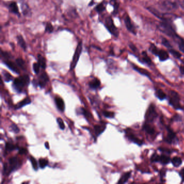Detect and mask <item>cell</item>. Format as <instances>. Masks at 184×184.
I'll use <instances>...</instances> for the list:
<instances>
[{
    "label": "cell",
    "mask_w": 184,
    "mask_h": 184,
    "mask_svg": "<svg viewBox=\"0 0 184 184\" xmlns=\"http://www.w3.org/2000/svg\"><path fill=\"white\" fill-rule=\"evenodd\" d=\"M169 52L176 58L179 59L180 58V57L182 56V55L179 53V52H177L176 50H175L174 49H171L169 50Z\"/></svg>",
    "instance_id": "e575fe53"
},
{
    "label": "cell",
    "mask_w": 184,
    "mask_h": 184,
    "mask_svg": "<svg viewBox=\"0 0 184 184\" xmlns=\"http://www.w3.org/2000/svg\"><path fill=\"white\" fill-rule=\"evenodd\" d=\"M41 66L38 64V63H35L33 64V70L34 71L35 73L36 74H38L39 72V68Z\"/></svg>",
    "instance_id": "f35d334b"
},
{
    "label": "cell",
    "mask_w": 184,
    "mask_h": 184,
    "mask_svg": "<svg viewBox=\"0 0 184 184\" xmlns=\"http://www.w3.org/2000/svg\"><path fill=\"white\" fill-rule=\"evenodd\" d=\"M17 40L18 44H19L21 48L25 51L27 49V45L22 35H18L17 36Z\"/></svg>",
    "instance_id": "9a60e30c"
},
{
    "label": "cell",
    "mask_w": 184,
    "mask_h": 184,
    "mask_svg": "<svg viewBox=\"0 0 184 184\" xmlns=\"http://www.w3.org/2000/svg\"><path fill=\"white\" fill-rule=\"evenodd\" d=\"M180 175L181 176V177L183 178V179H184V169H182L181 170V171L180 172Z\"/></svg>",
    "instance_id": "681fc988"
},
{
    "label": "cell",
    "mask_w": 184,
    "mask_h": 184,
    "mask_svg": "<svg viewBox=\"0 0 184 184\" xmlns=\"http://www.w3.org/2000/svg\"><path fill=\"white\" fill-rule=\"evenodd\" d=\"M82 47H83L82 42H79V44L76 47V50L75 52L73 59H72V61L71 62V65H70V70H71L75 69L76 65L77 64V62L79 61L80 56L81 55L82 52Z\"/></svg>",
    "instance_id": "277c9868"
},
{
    "label": "cell",
    "mask_w": 184,
    "mask_h": 184,
    "mask_svg": "<svg viewBox=\"0 0 184 184\" xmlns=\"http://www.w3.org/2000/svg\"><path fill=\"white\" fill-rule=\"evenodd\" d=\"M176 138V135L171 130H169V133L166 137V141L169 143H172Z\"/></svg>",
    "instance_id": "7402d4cb"
},
{
    "label": "cell",
    "mask_w": 184,
    "mask_h": 184,
    "mask_svg": "<svg viewBox=\"0 0 184 184\" xmlns=\"http://www.w3.org/2000/svg\"><path fill=\"white\" fill-rule=\"evenodd\" d=\"M5 150L8 152H11L16 149H18V146H16L15 145H14L12 143L10 142H7L5 144Z\"/></svg>",
    "instance_id": "4316f807"
},
{
    "label": "cell",
    "mask_w": 184,
    "mask_h": 184,
    "mask_svg": "<svg viewBox=\"0 0 184 184\" xmlns=\"http://www.w3.org/2000/svg\"><path fill=\"white\" fill-rule=\"evenodd\" d=\"M179 47L180 50L184 52V40L181 39L179 42Z\"/></svg>",
    "instance_id": "f6af8a7d"
},
{
    "label": "cell",
    "mask_w": 184,
    "mask_h": 184,
    "mask_svg": "<svg viewBox=\"0 0 184 184\" xmlns=\"http://www.w3.org/2000/svg\"><path fill=\"white\" fill-rule=\"evenodd\" d=\"M159 156H159V155L155 153L151 157V161H152V162H159Z\"/></svg>",
    "instance_id": "b9f144b4"
},
{
    "label": "cell",
    "mask_w": 184,
    "mask_h": 184,
    "mask_svg": "<svg viewBox=\"0 0 184 184\" xmlns=\"http://www.w3.org/2000/svg\"><path fill=\"white\" fill-rule=\"evenodd\" d=\"M142 54H143L142 60L144 61V62H145L146 63H147V64H151V63H152L151 59H150V57L147 56V55L146 54V53L145 52H143Z\"/></svg>",
    "instance_id": "836d02e7"
},
{
    "label": "cell",
    "mask_w": 184,
    "mask_h": 184,
    "mask_svg": "<svg viewBox=\"0 0 184 184\" xmlns=\"http://www.w3.org/2000/svg\"><path fill=\"white\" fill-rule=\"evenodd\" d=\"M54 31V27L50 23H48L45 27V32L48 33H52Z\"/></svg>",
    "instance_id": "d590c367"
},
{
    "label": "cell",
    "mask_w": 184,
    "mask_h": 184,
    "mask_svg": "<svg viewBox=\"0 0 184 184\" xmlns=\"http://www.w3.org/2000/svg\"><path fill=\"white\" fill-rule=\"evenodd\" d=\"M45 146L47 148V149H49V142H45Z\"/></svg>",
    "instance_id": "816d5d0a"
},
{
    "label": "cell",
    "mask_w": 184,
    "mask_h": 184,
    "mask_svg": "<svg viewBox=\"0 0 184 184\" xmlns=\"http://www.w3.org/2000/svg\"><path fill=\"white\" fill-rule=\"evenodd\" d=\"M3 75L4 76V79L5 82H8L11 81L12 80V77L9 73L7 72V71H3Z\"/></svg>",
    "instance_id": "4dcf8cb0"
},
{
    "label": "cell",
    "mask_w": 184,
    "mask_h": 184,
    "mask_svg": "<svg viewBox=\"0 0 184 184\" xmlns=\"http://www.w3.org/2000/svg\"><path fill=\"white\" fill-rule=\"evenodd\" d=\"M48 164V160L46 159L40 158L39 159V167L41 169H44Z\"/></svg>",
    "instance_id": "f546056e"
},
{
    "label": "cell",
    "mask_w": 184,
    "mask_h": 184,
    "mask_svg": "<svg viewBox=\"0 0 184 184\" xmlns=\"http://www.w3.org/2000/svg\"><path fill=\"white\" fill-rule=\"evenodd\" d=\"M30 162H32L33 169L35 171H37V169H38V164H37L36 160L35 159V158L32 157V156H31V157H30Z\"/></svg>",
    "instance_id": "1f68e13d"
},
{
    "label": "cell",
    "mask_w": 184,
    "mask_h": 184,
    "mask_svg": "<svg viewBox=\"0 0 184 184\" xmlns=\"http://www.w3.org/2000/svg\"><path fill=\"white\" fill-rule=\"evenodd\" d=\"M171 162L174 167H179L182 164V159L178 157H173L171 160Z\"/></svg>",
    "instance_id": "603a6c76"
},
{
    "label": "cell",
    "mask_w": 184,
    "mask_h": 184,
    "mask_svg": "<svg viewBox=\"0 0 184 184\" xmlns=\"http://www.w3.org/2000/svg\"><path fill=\"white\" fill-rule=\"evenodd\" d=\"M49 77L47 75L45 72H43L41 74V75L39 77V81L38 82V85L43 88L45 86L46 84L49 82Z\"/></svg>",
    "instance_id": "9c48e42d"
},
{
    "label": "cell",
    "mask_w": 184,
    "mask_h": 184,
    "mask_svg": "<svg viewBox=\"0 0 184 184\" xmlns=\"http://www.w3.org/2000/svg\"><path fill=\"white\" fill-rule=\"evenodd\" d=\"M111 2L112 3V5L114 7V12H117L118 10V3L115 1V0H111Z\"/></svg>",
    "instance_id": "ee69618b"
},
{
    "label": "cell",
    "mask_w": 184,
    "mask_h": 184,
    "mask_svg": "<svg viewBox=\"0 0 184 184\" xmlns=\"http://www.w3.org/2000/svg\"><path fill=\"white\" fill-rule=\"evenodd\" d=\"M101 81L98 79H93L91 82H89V85L91 89H96L98 88L101 85Z\"/></svg>",
    "instance_id": "2e32d148"
},
{
    "label": "cell",
    "mask_w": 184,
    "mask_h": 184,
    "mask_svg": "<svg viewBox=\"0 0 184 184\" xmlns=\"http://www.w3.org/2000/svg\"><path fill=\"white\" fill-rule=\"evenodd\" d=\"M133 69L142 75H145V76H148V77H149L150 76L149 72L146 69H142V68L137 66H133Z\"/></svg>",
    "instance_id": "484cf974"
},
{
    "label": "cell",
    "mask_w": 184,
    "mask_h": 184,
    "mask_svg": "<svg viewBox=\"0 0 184 184\" xmlns=\"http://www.w3.org/2000/svg\"><path fill=\"white\" fill-rule=\"evenodd\" d=\"M104 115L106 117L109 118H112L115 116V113L113 112H109V111H104L103 112Z\"/></svg>",
    "instance_id": "74e56055"
},
{
    "label": "cell",
    "mask_w": 184,
    "mask_h": 184,
    "mask_svg": "<svg viewBox=\"0 0 184 184\" xmlns=\"http://www.w3.org/2000/svg\"><path fill=\"white\" fill-rule=\"evenodd\" d=\"M81 111L83 113V115L85 116V118H88L90 116V113H89L85 109L81 108Z\"/></svg>",
    "instance_id": "7dc6e473"
},
{
    "label": "cell",
    "mask_w": 184,
    "mask_h": 184,
    "mask_svg": "<svg viewBox=\"0 0 184 184\" xmlns=\"http://www.w3.org/2000/svg\"><path fill=\"white\" fill-rule=\"evenodd\" d=\"M170 158L169 156H167L166 155H162L160 156L159 159V162H160L162 164H167L169 163L170 162Z\"/></svg>",
    "instance_id": "cb8c5ba5"
},
{
    "label": "cell",
    "mask_w": 184,
    "mask_h": 184,
    "mask_svg": "<svg viewBox=\"0 0 184 184\" xmlns=\"http://www.w3.org/2000/svg\"><path fill=\"white\" fill-rule=\"evenodd\" d=\"M180 70L182 74H184V66H181L180 67Z\"/></svg>",
    "instance_id": "f907efd6"
},
{
    "label": "cell",
    "mask_w": 184,
    "mask_h": 184,
    "mask_svg": "<svg viewBox=\"0 0 184 184\" xmlns=\"http://www.w3.org/2000/svg\"><path fill=\"white\" fill-rule=\"evenodd\" d=\"M156 95L157 98H159L160 100H163L166 98V94L161 90H158L156 92Z\"/></svg>",
    "instance_id": "83f0119b"
},
{
    "label": "cell",
    "mask_w": 184,
    "mask_h": 184,
    "mask_svg": "<svg viewBox=\"0 0 184 184\" xmlns=\"http://www.w3.org/2000/svg\"><path fill=\"white\" fill-rule=\"evenodd\" d=\"M157 117V113L153 106H150L146 113L145 118L148 122H152Z\"/></svg>",
    "instance_id": "52a82bcc"
},
{
    "label": "cell",
    "mask_w": 184,
    "mask_h": 184,
    "mask_svg": "<svg viewBox=\"0 0 184 184\" xmlns=\"http://www.w3.org/2000/svg\"><path fill=\"white\" fill-rule=\"evenodd\" d=\"M131 172H129L125 173V174H123L122 177L120 178L119 180L118 181V184H124L128 182V180L131 176Z\"/></svg>",
    "instance_id": "44dd1931"
},
{
    "label": "cell",
    "mask_w": 184,
    "mask_h": 184,
    "mask_svg": "<svg viewBox=\"0 0 184 184\" xmlns=\"http://www.w3.org/2000/svg\"><path fill=\"white\" fill-rule=\"evenodd\" d=\"M96 12L98 13H101L103 12L104 10H105V7L103 3H101L96 6Z\"/></svg>",
    "instance_id": "d6a6232c"
},
{
    "label": "cell",
    "mask_w": 184,
    "mask_h": 184,
    "mask_svg": "<svg viewBox=\"0 0 184 184\" xmlns=\"http://www.w3.org/2000/svg\"><path fill=\"white\" fill-rule=\"evenodd\" d=\"M57 122L58 124L59 125V127L61 130H64L65 129V125H64L63 120L61 118H58L57 119Z\"/></svg>",
    "instance_id": "8d00e7d4"
},
{
    "label": "cell",
    "mask_w": 184,
    "mask_h": 184,
    "mask_svg": "<svg viewBox=\"0 0 184 184\" xmlns=\"http://www.w3.org/2000/svg\"><path fill=\"white\" fill-rule=\"evenodd\" d=\"M9 10L11 12L15 14H16V15H20L18 8L17 7V4L15 2H12L9 5Z\"/></svg>",
    "instance_id": "5bb4252c"
},
{
    "label": "cell",
    "mask_w": 184,
    "mask_h": 184,
    "mask_svg": "<svg viewBox=\"0 0 184 184\" xmlns=\"http://www.w3.org/2000/svg\"><path fill=\"white\" fill-rule=\"evenodd\" d=\"M18 150L19 153L21 154V155H24V154L27 153L28 152L27 150L26 149H25V148H23V147H21V148L18 147Z\"/></svg>",
    "instance_id": "bcb514c9"
},
{
    "label": "cell",
    "mask_w": 184,
    "mask_h": 184,
    "mask_svg": "<svg viewBox=\"0 0 184 184\" xmlns=\"http://www.w3.org/2000/svg\"><path fill=\"white\" fill-rule=\"evenodd\" d=\"M150 48H151V50L152 52V53L158 56L159 52V50L157 49V47H155L154 45H152V47H151Z\"/></svg>",
    "instance_id": "60d3db41"
},
{
    "label": "cell",
    "mask_w": 184,
    "mask_h": 184,
    "mask_svg": "<svg viewBox=\"0 0 184 184\" xmlns=\"http://www.w3.org/2000/svg\"><path fill=\"white\" fill-rule=\"evenodd\" d=\"M128 138L129 140H131L132 142H135V144H137L138 145H141L142 144V141L139 139L137 137H136L135 135H133L132 133L128 134Z\"/></svg>",
    "instance_id": "ac0fdd59"
},
{
    "label": "cell",
    "mask_w": 184,
    "mask_h": 184,
    "mask_svg": "<svg viewBox=\"0 0 184 184\" xmlns=\"http://www.w3.org/2000/svg\"><path fill=\"white\" fill-rule=\"evenodd\" d=\"M1 56L6 59H9L10 58H12V56L9 52H3L2 50L1 51Z\"/></svg>",
    "instance_id": "ab89813d"
},
{
    "label": "cell",
    "mask_w": 184,
    "mask_h": 184,
    "mask_svg": "<svg viewBox=\"0 0 184 184\" xmlns=\"http://www.w3.org/2000/svg\"><path fill=\"white\" fill-rule=\"evenodd\" d=\"M159 5L162 9L166 10H171L175 9L177 5L176 3L168 0H165L159 3Z\"/></svg>",
    "instance_id": "ba28073f"
},
{
    "label": "cell",
    "mask_w": 184,
    "mask_h": 184,
    "mask_svg": "<svg viewBox=\"0 0 184 184\" xmlns=\"http://www.w3.org/2000/svg\"><path fill=\"white\" fill-rule=\"evenodd\" d=\"M4 63L12 71L14 72L16 74H20V71H19V70H18V68H17V65L16 64V63L15 64L14 62L10 61H8V60L5 61H4Z\"/></svg>",
    "instance_id": "30bf717a"
},
{
    "label": "cell",
    "mask_w": 184,
    "mask_h": 184,
    "mask_svg": "<svg viewBox=\"0 0 184 184\" xmlns=\"http://www.w3.org/2000/svg\"><path fill=\"white\" fill-rule=\"evenodd\" d=\"M105 128L106 126L105 125H102V126L99 125H95L94 126V129L95 131L96 135L97 136L100 135L101 133H102L104 132V131L105 130Z\"/></svg>",
    "instance_id": "d6986e66"
},
{
    "label": "cell",
    "mask_w": 184,
    "mask_h": 184,
    "mask_svg": "<svg viewBox=\"0 0 184 184\" xmlns=\"http://www.w3.org/2000/svg\"><path fill=\"white\" fill-rule=\"evenodd\" d=\"M162 44L164 45L165 47H167V48H171V44L169 43V42L166 40V39H162Z\"/></svg>",
    "instance_id": "c3c4849f"
},
{
    "label": "cell",
    "mask_w": 184,
    "mask_h": 184,
    "mask_svg": "<svg viewBox=\"0 0 184 184\" xmlns=\"http://www.w3.org/2000/svg\"><path fill=\"white\" fill-rule=\"evenodd\" d=\"M16 63L17 64V66L21 68V69H25V62L22 59L18 58L16 59Z\"/></svg>",
    "instance_id": "f1b7e54d"
},
{
    "label": "cell",
    "mask_w": 184,
    "mask_h": 184,
    "mask_svg": "<svg viewBox=\"0 0 184 184\" xmlns=\"http://www.w3.org/2000/svg\"><path fill=\"white\" fill-rule=\"evenodd\" d=\"M22 165V162L17 157L11 158L9 160V164L7 163L3 164V172L5 176H9L12 172L18 169Z\"/></svg>",
    "instance_id": "6da1fadb"
},
{
    "label": "cell",
    "mask_w": 184,
    "mask_h": 184,
    "mask_svg": "<svg viewBox=\"0 0 184 184\" xmlns=\"http://www.w3.org/2000/svg\"><path fill=\"white\" fill-rule=\"evenodd\" d=\"M158 56H159L160 60L161 61H166L169 57L168 53L164 50H159V52Z\"/></svg>",
    "instance_id": "e0dca14e"
},
{
    "label": "cell",
    "mask_w": 184,
    "mask_h": 184,
    "mask_svg": "<svg viewBox=\"0 0 184 184\" xmlns=\"http://www.w3.org/2000/svg\"><path fill=\"white\" fill-rule=\"evenodd\" d=\"M55 101L58 109L59 111H61L62 112H63L65 110V104L63 99L60 97H56Z\"/></svg>",
    "instance_id": "7c38bea8"
},
{
    "label": "cell",
    "mask_w": 184,
    "mask_h": 184,
    "mask_svg": "<svg viewBox=\"0 0 184 184\" xmlns=\"http://www.w3.org/2000/svg\"><path fill=\"white\" fill-rule=\"evenodd\" d=\"M104 25L106 29L108 30L109 32H110L111 34L113 35V36L115 37H118L119 35L118 29L115 27L111 17H108L106 18Z\"/></svg>",
    "instance_id": "3957f363"
},
{
    "label": "cell",
    "mask_w": 184,
    "mask_h": 184,
    "mask_svg": "<svg viewBox=\"0 0 184 184\" xmlns=\"http://www.w3.org/2000/svg\"><path fill=\"white\" fill-rule=\"evenodd\" d=\"M30 103H31V99L29 97H27L25 98L23 100L21 101L19 103H17L15 105V108L16 109H19L23 108L24 106L30 104Z\"/></svg>",
    "instance_id": "4fadbf2b"
},
{
    "label": "cell",
    "mask_w": 184,
    "mask_h": 184,
    "mask_svg": "<svg viewBox=\"0 0 184 184\" xmlns=\"http://www.w3.org/2000/svg\"><path fill=\"white\" fill-rule=\"evenodd\" d=\"M11 128L12 129V131L15 133H18L20 131L19 128H18L17 125L15 124H12V125H11Z\"/></svg>",
    "instance_id": "7bdbcfd3"
},
{
    "label": "cell",
    "mask_w": 184,
    "mask_h": 184,
    "mask_svg": "<svg viewBox=\"0 0 184 184\" xmlns=\"http://www.w3.org/2000/svg\"><path fill=\"white\" fill-rule=\"evenodd\" d=\"M169 103L176 109H180V98L178 94L174 91H171L169 93Z\"/></svg>",
    "instance_id": "8992f818"
},
{
    "label": "cell",
    "mask_w": 184,
    "mask_h": 184,
    "mask_svg": "<svg viewBox=\"0 0 184 184\" xmlns=\"http://www.w3.org/2000/svg\"><path fill=\"white\" fill-rule=\"evenodd\" d=\"M30 83L29 77L28 75H23L20 76L15 79L14 81L12 87L17 92H22L23 89L26 86H28Z\"/></svg>",
    "instance_id": "7a4b0ae2"
},
{
    "label": "cell",
    "mask_w": 184,
    "mask_h": 184,
    "mask_svg": "<svg viewBox=\"0 0 184 184\" xmlns=\"http://www.w3.org/2000/svg\"><path fill=\"white\" fill-rule=\"evenodd\" d=\"M38 63L42 68V69H45L46 68V60L45 59L44 57L42 56L41 55H38Z\"/></svg>",
    "instance_id": "ffe728a7"
},
{
    "label": "cell",
    "mask_w": 184,
    "mask_h": 184,
    "mask_svg": "<svg viewBox=\"0 0 184 184\" xmlns=\"http://www.w3.org/2000/svg\"><path fill=\"white\" fill-rule=\"evenodd\" d=\"M124 22H125V24L126 25V27L130 32H132L133 34H135V28L133 25L132 23L131 22V21L130 20V18L129 16L127 15L126 17L124 18Z\"/></svg>",
    "instance_id": "8fae6325"
},
{
    "label": "cell",
    "mask_w": 184,
    "mask_h": 184,
    "mask_svg": "<svg viewBox=\"0 0 184 184\" xmlns=\"http://www.w3.org/2000/svg\"><path fill=\"white\" fill-rule=\"evenodd\" d=\"M159 28L162 32L167 34L169 36H172V37L177 36L173 28L169 24H168L166 22L161 23L159 25Z\"/></svg>",
    "instance_id": "5b68a950"
},
{
    "label": "cell",
    "mask_w": 184,
    "mask_h": 184,
    "mask_svg": "<svg viewBox=\"0 0 184 184\" xmlns=\"http://www.w3.org/2000/svg\"><path fill=\"white\" fill-rule=\"evenodd\" d=\"M143 128H144V129L145 131L150 135H153L155 133L154 128H153L152 126H151L150 124H148L147 123L144 124Z\"/></svg>",
    "instance_id": "d4e9b609"
}]
</instances>
